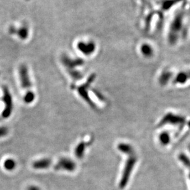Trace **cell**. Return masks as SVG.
Instances as JSON below:
<instances>
[{"label":"cell","instance_id":"30bf717a","mask_svg":"<svg viewBox=\"0 0 190 190\" xmlns=\"http://www.w3.org/2000/svg\"><path fill=\"white\" fill-rule=\"evenodd\" d=\"M117 148L119 150V151L128 154V155H132L133 154H134V150L133 148L132 147V146H131L129 144L127 143H122L119 144Z\"/></svg>","mask_w":190,"mask_h":190},{"label":"cell","instance_id":"2e32d148","mask_svg":"<svg viewBox=\"0 0 190 190\" xmlns=\"http://www.w3.org/2000/svg\"><path fill=\"white\" fill-rule=\"evenodd\" d=\"M159 139H160L161 142L163 145H167L170 141V137L169 135L166 132H164L160 135Z\"/></svg>","mask_w":190,"mask_h":190},{"label":"cell","instance_id":"6da1fadb","mask_svg":"<svg viewBox=\"0 0 190 190\" xmlns=\"http://www.w3.org/2000/svg\"><path fill=\"white\" fill-rule=\"evenodd\" d=\"M137 161V158L134 154L130 155L127 159L120 179V182L119 183V187L121 189L124 188L127 186Z\"/></svg>","mask_w":190,"mask_h":190},{"label":"cell","instance_id":"7a4b0ae2","mask_svg":"<svg viewBox=\"0 0 190 190\" xmlns=\"http://www.w3.org/2000/svg\"><path fill=\"white\" fill-rule=\"evenodd\" d=\"M96 78V75L95 74L91 75L89 78H88L87 82L84 83L83 85L80 86L78 88H77L78 92L80 96L86 101L92 108H95L96 106L95 103L93 102V101L91 99L88 95V92L87 91L88 88L90 87V86L91 85V83L93 82L94 80Z\"/></svg>","mask_w":190,"mask_h":190},{"label":"cell","instance_id":"8fae6325","mask_svg":"<svg viewBox=\"0 0 190 190\" xmlns=\"http://www.w3.org/2000/svg\"><path fill=\"white\" fill-rule=\"evenodd\" d=\"M16 166V163L12 159H7L4 163V167L7 171H11L15 169Z\"/></svg>","mask_w":190,"mask_h":190},{"label":"cell","instance_id":"277c9868","mask_svg":"<svg viewBox=\"0 0 190 190\" xmlns=\"http://www.w3.org/2000/svg\"><path fill=\"white\" fill-rule=\"evenodd\" d=\"M56 171H65L67 172H73L76 169V164L72 159L67 158H62L59 159L55 165Z\"/></svg>","mask_w":190,"mask_h":190},{"label":"cell","instance_id":"3957f363","mask_svg":"<svg viewBox=\"0 0 190 190\" xmlns=\"http://www.w3.org/2000/svg\"><path fill=\"white\" fill-rule=\"evenodd\" d=\"M3 91V101L5 104L4 109L2 112V117L7 119L10 117L13 109V103L12 96L8 88L6 87H2Z\"/></svg>","mask_w":190,"mask_h":190},{"label":"cell","instance_id":"5bb4252c","mask_svg":"<svg viewBox=\"0 0 190 190\" xmlns=\"http://www.w3.org/2000/svg\"><path fill=\"white\" fill-rule=\"evenodd\" d=\"M28 31L27 28L26 27H23L18 30L17 34L19 35L20 38L25 39L28 36Z\"/></svg>","mask_w":190,"mask_h":190},{"label":"cell","instance_id":"9c48e42d","mask_svg":"<svg viewBox=\"0 0 190 190\" xmlns=\"http://www.w3.org/2000/svg\"><path fill=\"white\" fill-rule=\"evenodd\" d=\"M90 144V142H88V143L85 142V141L80 142L75 149V156L79 159L82 158L84 156V153H85L87 147L89 146Z\"/></svg>","mask_w":190,"mask_h":190},{"label":"cell","instance_id":"ba28073f","mask_svg":"<svg viewBox=\"0 0 190 190\" xmlns=\"http://www.w3.org/2000/svg\"><path fill=\"white\" fill-rule=\"evenodd\" d=\"M78 47L80 51L86 55H90L92 54L94 52L95 49V45L92 43H80L78 45Z\"/></svg>","mask_w":190,"mask_h":190},{"label":"cell","instance_id":"9a60e30c","mask_svg":"<svg viewBox=\"0 0 190 190\" xmlns=\"http://www.w3.org/2000/svg\"><path fill=\"white\" fill-rule=\"evenodd\" d=\"M141 52L146 56H150L153 54V51L151 47L147 44H145L142 46Z\"/></svg>","mask_w":190,"mask_h":190},{"label":"cell","instance_id":"8992f818","mask_svg":"<svg viewBox=\"0 0 190 190\" xmlns=\"http://www.w3.org/2000/svg\"><path fill=\"white\" fill-rule=\"evenodd\" d=\"M62 62L65 67L68 68V70H74V68L77 66L82 65L83 64V61L81 59H72L69 58L67 56H64L62 58Z\"/></svg>","mask_w":190,"mask_h":190},{"label":"cell","instance_id":"5b68a950","mask_svg":"<svg viewBox=\"0 0 190 190\" xmlns=\"http://www.w3.org/2000/svg\"><path fill=\"white\" fill-rule=\"evenodd\" d=\"M19 77L22 87L25 90H29L32 87V82L30 79L27 67L22 64L19 67Z\"/></svg>","mask_w":190,"mask_h":190},{"label":"cell","instance_id":"7c38bea8","mask_svg":"<svg viewBox=\"0 0 190 190\" xmlns=\"http://www.w3.org/2000/svg\"><path fill=\"white\" fill-rule=\"evenodd\" d=\"M35 98V96L34 93L32 91H28L23 97V101L27 104L32 103Z\"/></svg>","mask_w":190,"mask_h":190},{"label":"cell","instance_id":"e0dca14e","mask_svg":"<svg viewBox=\"0 0 190 190\" xmlns=\"http://www.w3.org/2000/svg\"><path fill=\"white\" fill-rule=\"evenodd\" d=\"M8 129L5 127H0V138L5 137L8 133Z\"/></svg>","mask_w":190,"mask_h":190},{"label":"cell","instance_id":"52a82bcc","mask_svg":"<svg viewBox=\"0 0 190 190\" xmlns=\"http://www.w3.org/2000/svg\"><path fill=\"white\" fill-rule=\"evenodd\" d=\"M52 164V161L50 159L44 158L38 161H35L32 166L35 169H48Z\"/></svg>","mask_w":190,"mask_h":190},{"label":"cell","instance_id":"ac0fdd59","mask_svg":"<svg viewBox=\"0 0 190 190\" xmlns=\"http://www.w3.org/2000/svg\"><path fill=\"white\" fill-rule=\"evenodd\" d=\"M41 190L38 187H35V186H32V187H28V190Z\"/></svg>","mask_w":190,"mask_h":190},{"label":"cell","instance_id":"4fadbf2b","mask_svg":"<svg viewBox=\"0 0 190 190\" xmlns=\"http://www.w3.org/2000/svg\"><path fill=\"white\" fill-rule=\"evenodd\" d=\"M70 77L75 80H80L82 78V74H81V72H78V70H68Z\"/></svg>","mask_w":190,"mask_h":190}]
</instances>
